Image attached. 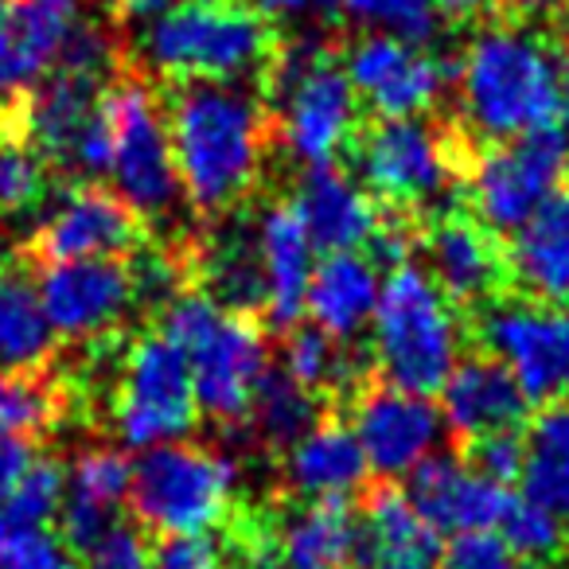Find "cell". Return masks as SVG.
<instances>
[{
	"mask_svg": "<svg viewBox=\"0 0 569 569\" xmlns=\"http://www.w3.org/2000/svg\"><path fill=\"white\" fill-rule=\"evenodd\" d=\"M67 390L51 375H4L0 371V433L32 437L48 433L63 421Z\"/></svg>",
	"mask_w": 569,
	"mask_h": 569,
	"instance_id": "32",
	"label": "cell"
},
{
	"mask_svg": "<svg viewBox=\"0 0 569 569\" xmlns=\"http://www.w3.org/2000/svg\"><path fill=\"white\" fill-rule=\"evenodd\" d=\"M351 569H437L429 558H410V553H379V558H363Z\"/></svg>",
	"mask_w": 569,
	"mask_h": 569,
	"instance_id": "46",
	"label": "cell"
},
{
	"mask_svg": "<svg viewBox=\"0 0 569 569\" xmlns=\"http://www.w3.org/2000/svg\"><path fill=\"white\" fill-rule=\"evenodd\" d=\"M359 188L379 207L429 219L465 196V172L480 144L460 126H433L418 118H375L356 126L343 144Z\"/></svg>",
	"mask_w": 569,
	"mask_h": 569,
	"instance_id": "3",
	"label": "cell"
},
{
	"mask_svg": "<svg viewBox=\"0 0 569 569\" xmlns=\"http://www.w3.org/2000/svg\"><path fill=\"white\" fill-rule=\"evenodd\" d=\"M51 199V164L20 126V90L0 94V214H32Z\"/></svg>",
	"mask_w": 569,
	"mask_h": 569,
	"instance_id": "30",
	"label": "cell"
},
{
	"mask_svg": "<svg viewBox=\"0 0 569 569\" xmlns=\"http://www.w3.org/2000/svg\"><path fill=\"white\" fill-rule=\"evenodd\" d=\"M191 367V387H196L199 410H207L222 426H242L250 418L258 382L266 379V328L253 317L222 312V320L183 351Z\"/></svg>",
	"mask_w": 569,
	"mask_h": 569,
	"instance_id": "17",
	"label": "cell"
},
{
	"mask_svg": "<svg viewBox=\"0 0 569 569\" xmlns=\"http://www.w3.org/2000/svg\"><path fill=\"white\" fill-rule=\"evenodd\" d=\"M561 180L569 183V152H566V168H561Z\"/></svg>",
	"mask_w": 569,
	"mask_h": 569,
	"instance_id": "51",
	"label": "cell"
},
{
	"mask_svg": "<svg viewBox=\"0 0 569 569\" xmlns=\"http://www.w3.org/2000/svg\"><path fill=\"white\" fill-rule=\"evenodd\" d=\"M168 9H176V0H133L126 17L129 20H157V17H164Z\"/></svg>",
	"mask_w": 569,
	"mask_h": 569,
	"instance_id": "47",
	"label": "cell"
},
{
	"mask_svg": "<svg viewBox=\"0 0 569 569\" xmlns=\"http://www.w3.org/2000/svg\"><path fill=\"white\" fill-rule=\"evenodd\" d=\"M553 63H558V126L569 129V43L553 48Z\"/></svg>",
	"mask_w": 569,
	"mask_h": 569,
	"instance_id": "45",
	"label": "cell"
},
{
	"mask_svg": "<svg viewBox=\"0 0 569 569\" xmlns=\"http://www.w3.org/2000/svg\"><path fill=\"white\" fill-rule=\"evenodd\" d=\"M340 418H351V433L363 449L367 468L382 480L410 476L433 452L445 421L429 398L398 390L382 379L363 382L343 402Z\"/></svg>",
	"mask_w": 569,
	"mask_h": 569,
	"instance_id": "12",
	"label": "cell"
},
{
	"mask_svg": "<svg viewBox=\"0 0 569 569\" xmlns=\"http://www.w3.org/2000/svg\"><path fill=\"white\" fill-rule=\"evenodd\" d=\"M191 289L211 297L222 312L258 317L266 312V261H261V222L250 207L214 214L211 227L183 246Z\"/></svg>",
	"mask_w": 569,
	"mask_h": 569,
	"instance_id": "15",
	"label": "cell"
},
{
	"mask_svg": "<svg viewBox=\"0 0 569 569\" xmlns=\"http://www.w3.org/2000/svg\"><path fill=\"white\" fill-rule=\"evenodd\" d=\"M566 129H535L527 137L480 144L465 172L468 211L491 234H515L546 199L553 196L566 168Z\"/></svg>",
	"mask_w": 569,
	"mask_h": 569,
	"instance_id": "9",
	"label": "cell"
},
{
	"mask_svg": "<svg viewBox=\"0 0 569 569\" xmlns=\"http://www.w3.org/2000/svg\"><path fill=\"white\" fill-rule=\"evenodd\" d=\"M457 452L465 457V465L472 468V472L488 476V480L496 483H511L519 480L522 472V437L515 433V429H499V433H483L476 437V441H465L457 445Z\"/></svg>",
	"mask_w": 569,
	"mask_h": 569,
	"instance_id": "37",
	"label": "cell"
},
{
	"mask_svg": "<svg viewBox=\"0 0 569 569\" xmlns=\"http://www.w3.org/2000/svg\"><path fill=\"white\" fill-rule=\"evenodd\" d=\"M340 4L348 17L390 28L398 40L418 43V48L437 32V12L429 0H340Z\"/></svg>",
	"mask_w": 569,
	"mask_h": 569,
	"instance_id": "36",
	"label": "cell"
},
{
	"mask_svg": "<svg viewBox=\"0 0 569 569\" xmlns=\"http://www.w3.org/2000/svg\"><path fill=\"white\" fill-rule=\"evenodd\" d=\"M277 569H351L359 522L348 499H305L273 515Z\"/></svg>",
	"mask_w": 569,
	"mask_h": 569,
	"instance_id": "24",
	"label": "cell"
},
{
	"mask_svg": "<svg viewBox=\"0 0 569 569\" xmlns=\"http://www.w3.org/2000/svg\"><path fill=\"white\" fill-rule=\"evenodd\" d=\"M63 491H67L63 465L51 457H36L24 468V476L9 488V496H0V542L48 527L59 515Z\"/></svg>",
	"mask_w": 569,
	"mask_h": 569,
	"instance_id": "33",
	"label": "cell"
},
{
	"mask_svg": "<svg viewBox=\"0 0 569 569\" xmlns=\"http://www.w3.org/2000/svg\"><path fill=\"white\" fill-rule=\"evenodd\" d=\"M418 250L429 261V281L460 312H476L507 289L503 238L491 234L468 207H449L421 222Z\"/></svg>",
	"mask_w": 569,
	"mask_h": 569,
	"instance_id": "13",
	"label": "cell"
},
{
	"mask_svg": "<svg viewBox=\"0 0 569 569\" xmlns=\"http://www.w3.org/2000/svg\"><path fill=\"white\" fill-rule=\"evenodd\" d=\"M359 538H356V558H379V553H410V558L441 561V538L437 530L413 511L406 491L390 480H379L363 488V507H359Z\"/></svg>",
	"mask_w": 569,
	"mask_h": 569,
	"instance_id": "28",
	"label": "cell"
},
{
	"mask_svg": "<svg viewBox=\"0 0 569 569\" xmlns=\"http://www.w3.org/2000/svg\"><path fill=\"white\" fill-rule=\"evenodd\" d=\"M82 569H152V546L129 522H113L87 553Z\"/></svg>",
	"mask_w": 569,
	"mask_h": 569,
	"instance_id": "39",
	"label": "cell"
},
{
	"mask_svg": "<svg viewBox=\"0 0 569 569\" xmlns=\"http://www.w3.org/2000/svg\"><path fill=\"white\" fill-rule=\"evenodd\" d=\"M433 4V12L437 17H445V20H480V17H496L499 12V4L496 0H429Z\"/></svg>",
	"mask_w": 569,
	"mask_h": 569,
	"instance_id": "43",
	"label": "cell"
},
{
	"mask_svg": "<svg viewBox=\"0 0 569 569\" xmlns=\"http://www.w3.org/2000/svg\"><path fill=\"white\" fill-rule=\"evenodd\" d=\"M553 12H558V32H561V43H569V0H566V4H558V9H553Z\"/></svg>",
	"mask_w": 569,
	"mask_h": 569,
	"instance_id": "49",
	"label": "cell"
},
{
	"mask_svg": "<svg viewBox=\"0 0 569 569\" xmlns=\"http://www.w3.org/2000/svg\"><path fill=\"white\" fill-rule=\"evenodd\" d=\"M566 0H507V12L511 17H527V12H546V9H558Z\"/></svg>",
	"mask_w": 569,
	"mask_h": 569,
	"instance_id": "48",
	"label": "cell"
},
{
	"mask_svg": "<svg viewBox=\"0 0 569 569\" xmlns=\"http://www.w3.org/2000/svg\"><path fill=\"white\" fill-rule=\"evenodd\" d=\"M379 305V273L375 261L363 253H328L325 266L309 281V309L312 325L332 340H356L363 325L375 317Z\"/></svg>",
	"mask_w": 569,
	"mask_h": 569,
	"instance_id": "26",
	"label": "cell"
},
{
	"mask_svg": "<svg viewBox=\"0 0 569 569\" xmlns=\"http://www.w3.org/2000/svg\"><path fill=\"white\" fill-rule=\"evenodd\" d=\"M106 121H110V176L118 183V196L144 222L168 219L183 188L176 176L164 110L137 67L121 63V71L106 87Z\"/></svg>",
	"mask_w": 569,
	"mask_h": 569,
	"instance_id": "6",
	"label": "cell"
},
{
	"mask_svg": "<svg viewBox=\"0 0 569 569\" xmlns=\"http://www.w3.org/2000/svg\"><path fill=\"white\" fill-rule=\"evenodd\" d=\"M527 395L503 359L491 351L457 359L449 382L441 387V418L452 429L457 445L476 441L483 433L515 429L527 421Z\"/></svg>",
	"mask_w": 569,
	"mask_h": 569,
	"instance_id": "20",
	"label": "cell"
},
{
	"mask_svg": "<svg viewBox=\"0 0 569 569\" xmlns=\"http://www.w3.org/2000/svg\"><path fill=\"white\" fill-rule=\"evenodd\" d=\"M149 222L102 183H79L59 196L56 211L36 227L28 242V258L36 266L87 258H133L144 250Z\"/></svg>",
	"mask_w": 569,
	"mask_h": 569,
	"instance_id": "11",
	"label": "cell"
},
{
	"mask_svg": "<svg viewBox=\"0 0 569 569\" xmlns=\"http://www.w3.org/2000/svg\"><path fill=\"white\" fill-rule=\"evenodd\" d=\"M503 530V546L519 558V566L530 569H561L569 558V530L566 519L550 515L546 507L530 503V499H511L499 519Z\"/></svg>",
	"mask_w": 569,
	"mask_h": 569,
	"instance_id": "34",
	"label": "cell"
},
{
	"mask_svg": "<svg viewBox=\"0 0 569 569\" xmlns=\"http://www.w3.org/2000/svg\"><path fill=\"white\" fill-rule=\"evenodd\" d=\"M51 332L63 340H102L113 336L137 305L133 266L121 258L56 261L40 269L36 284Z\"/></svg>",
	"mask_w": 569,
	"mask_h": 569,
	"instance_id": "14",
	"label": "cell"
},
{
	"mask_svg": "<svg viewBox=\"0 0 569 569\" xmlns=\"http://www.w3.org/2000/svg\"><path fill=\"white\" fill-rule=\"evenodd\" d=\"M402 491L413 503V511H418L437 535H445V530H452V535H465V530H496L507 503H511L503 483L472 472L460 452L426 457L410 472Z\"/></svg>",
	"mask_w": 569,
	"mask_h": 569,
	"instance_id": "19",
	"label": "cell"
},
{
	"mask_svg": "<svg viewBox=\"0 0 569 569\" xmlns=\"http://www.w3.org/2000/svg\"><path fill=\"white\" fill-rule=\"evenodd\" d=\"M437 569H522L519 558L491 530H465L441 550Z\"/></svg>",
	"mask_w": 569,
	"mask_h": 569,
	"instance_id": "40",
	"label": "cell"
},
{
	"mask_svg": "<svg viewBox=\"0 0 569 569\" xmlns=\"http://www.w3.org/2000/svg\"><path fill=\"white\" fill-rule=\"evenodd\" d=\"M0 569H82L74 553L48 530H28L0 542Z\"/></svg>",
	"mask_w": 569,
	"mask_h": 569,
	"instance_id": "41",
	"label": "cell"
},
{
	"mask_svg": "<svg viewBox=\"0 0 569 569\" xmlns=\"http://www.w3.org/2000/svg\"><path fill=\"white\" fill-rule=\"evenodd\" d=\"M340 0H253V9L266 12V17H301L309 9H336Z\"/></svg>",
	"mask_w": 569,
	"mask_h": 569,
	"instance_id": "44",
	"label": "cell"
},
{
	"mask_svg": "<svg viewBox=\"0 0 569 569\" xmlns=\"http://www.w3.org/2000/svg\"><path fill=\"white\" fill-rule=\"evenodd\" d=\"M297 211L305 219L312 246L325 253H359L367 250L382 207L351 180L348 172L332 164L309 168L297 191Z\"/></svg>",
	"mask_w": 569,
	"mask_h": 569,
	"instance_id": "22",
	"label": "cell"
},
{
	"mask_svg": "<svg viewBox=\"0 0 569 569\" xmlns=\"http://www.w3.org/2000/svg\"><path fill=\"white\" fill-rule=\"evenodd\" d=\"M522 499L569 522V402H550L522 441Z\"/></svg>",
	"mask_w": 569,
	"mask_h": 569,
	"instance_id": "29",
	"label": "cell"
},
{
	"mask_svg": "<svg viewBox=\"0 0 569 569\" xmlns=\"http://www.w3.org/2000/svg\"><path fill=\"white\" fill-rule=\"evenodd\" d=\"M9 4H17V0H0V9H9Z\"/></svg>",
	"mask_w": 569,
	"mask_h": 569,
	"instance_id": "52",
	"label": "cell"
},
{
	"mask_svg": "<svg viewBox=\"0 0 569 569\" xmlns=\"http://www.w3.org/2000/svg\"><path fill=\"white\" fill-rule=\"evenodd\" d=\"M312 238L297 203H273L261 214V261H266V317L277 332L301 320L312 281Z\"/></svg>",
	"mask_w": 569,
	"mask_h": 569,
	"instance_id": "25",
	"label": "cell"
},
{
	"mask_svg": "<svg viewBox=\"0 0 569 569\" xmlns=\"http://www.w3.org/2000/svg\"><path fill=\"white\" fill-rule=\"evenodd\" d=\"M199 402L191 387L188 356L160 332L129 343L118 363V387L110 395L113 433L126 445H168L196 429Z\"/></svg>",
	"mask_w": 569,
	"mask_h": 569,
	"instance_id": "8",
	"label": "cell"
},
{
	"mask_svg": "<svg viewBox=\"0 0 569 569\" xmlns=\"http://www.w3.org/2000/svg\"><path fill=\"white\" fill-rule=\"evenodd\" d=\"M56 340L28 273L20 266H0V371L48 375Z\"/></svg>",
	"mask_w": 569,
	"mask_h": 569,
	"instance_id": "27",
	"label": "cell"
},
{
	"mask_svg": "<svg viewBox=\"0 0 569 569\" xmlns=\"http://www.w3.org/2000/svg\"><path fill=\"white\" fill-rule=\"evenodd\" d=\"M32 460H36L32 441L0 433V496H9V488L24 476V468L32 465Z\"/></svg>",
	"mask_w": 569,
	"mask_h": 569,
	"instance_id": "42",
	"label": "cell"
},
{
	"mask_svg": "<svg viewBox=\"0 0 569 569\" xmlns=\"http://www.w3.org/2000/svg\"><path fill=\"white\" fill-rule=\"evenodd\" d=\"M325 413H332L325 398L305 390L301 382H293L284 371H266V379L258 382V395H253L250 406L253 433L277 452L293 449Z\"/></svg>",
	"mask_w": 569,
	"mask_h": 569,
	"instance_id": "31",
	"label": "cell"
},
{
	"mask_svg": "<svg viewBox=\"0 0 569 569\" xmlns=\"http://www.w3.org/2000/svg\"><path fill=\"white\" fill-rule=\"evenodd\" d=\"M152 569H230L222 535H160L152 546Z\"/></svg>",
	"mask_w": 569,
	"mask_h": 569,
	"instance_id": "38",
	"label": "cell"
},
{
	"mask_svg": "<svg viewBox=\"0 0 569 569\" xmlns=\"http://www.w3.org/2000/svg\"><path fill=\"white\" fill-rule=\"evenodd\" d=\"M129 503L152 535H207L234 511V465L199 445H152L133 465Z\"/></svg>",
	"mask_w": 569,
	"mask_h": 569,
	"instance_id": "7",
	"label": "cell"
},
{
	"mask_svg": "<svg viewBox=\"0 0 569 569\" xmlns=\"http://www.w3.org/2000/svg\"><path fill=\"white\" fill-rule=\"evenodd\" d=\"M460 129L476 144H499L558 126L553 48L522 28L519 17H488L457 67Z\"/></svg>",
	"mask_w": 569,
	"mask_h": 569,
	"instance_id": "2",
	"label": "cell"
},
{
	"mask_svg": "<svg viewBox=\"0 0 569 569\" xmlns=\"http://www.w3.org/2000/svg\"><path fill=\"white\" fill-rule=\"evenodd\" d=\"M281 48V32L266 12L242 0H196L176 4L149 20L141 36V56L164 79L234 82L258 87Z\"/></svg>",
	"mask_w": 569,
	"mask_h": 569,
	"instance_id": "4",
	"label": "cell"
},
{
	"mask_svg": "<svg viewBox=\"0 0 569 569\" xmlns=\"http://www.w3.org/2000/svg\"><path fill=\"white\" fill-rule=\"evenodd\" d=\"M102 4H110V9L118 12V17H126V12H129V4H133V0H102Z\"/></svg>",
	"mask_w": 569,
	"mask_h": 569,
	"instance_id": "50",
	"label": "cell"
},
{
	"mask_svg": "<svg viewBox=\"0 0 569 569\" xmlns=\"http://www.w3.org/2000/svg\"><path fill=\"white\" fill-rule=\"evenodd\" d=\"M367 457L340 413H325L284 452V483L301 499H348L367 483Z\"/></svg>",
	"mask_w": 569,
	"mask_h": 569,
	"instance_id": "23",
	"label": "cell"
},
{
	"mask_svg": "<svg viewBox=\"0 0 569 569\" xmlns=\"http://www.w3.org/2000/svg\"><path fill=\"white\" fill-rule=\"evenodd\" d=\"M266 110L281 121L277 129L284 137V149L309 168L332 164V157L351 141L359 126V98L332 59L284 82Z\"/></svg>",
	"mask_w": 569,
	"mask_h": 569,
	"instance_id": "18",
	"label": "cell"
},
{
	"mask_svg": "<svg viewBox=\"0 0 569 569\" xmlns=\"http://www.w3.org/2000/svg\"><path fill=\"white\" fill-rule=\"evenodd\" d=\"M375 367L382 382L410 395H441L460 359V320L413 261L395 266L375 305Z\"/></svg>",
	"mask_w": 569,
	"mask_h": 569,
	"instance_id": "5",
	"label": "cell"
},
{
	"mask_svg": "<svg viewBox=\"0 0 569 569\" xmlns=\"http://www.w3.org/2000/svg\"><path fill=\"white\" fill-rule=\"evenodd\" d=\"M129 483H133V465H129L126 452L90 449L74 460L71 480H67V496L87 499V503L113 511L121 499H129Z\"/></svg>",
	"mask_w": 569,
	"mask_h": 569,
	"instance_id": "35",
	"label": "cell"
},
{
	"mask_svg": "<svg viewBox=\"0 0 569 569\" xmlns=\"http://www.w3.org/2000/svg\"><path fill=\"white\" fill-rule=\"evenodd\" d=\"M472 317L480 348L511 367L527 402H569V309L496 297Z\"/></svg>",
	"mask_w": 569,
	"mask_h": 569,
	"instance_id": "10",
	"label": "cell"
},
{
	"mask_svg": "<svg viewBox=\"0 0 569 569\" xmlns=\"http://www.w3.org/2000/svg\"><path fill=\"white\" fill-rule=\"evenodd\" d=\"M507 284L522 301L569 309V196H550L511 238Z\"/></svg>",
	"mask_w": 569,
	"mask_h": 569,
	"instance_id": "21",
	"label": "cell"
},
{
	"mask_svg": "<svg viewBox=\"0 0 569 569\" xmlns=\"http://www.w3.org/2000/svg\"><path fill=\"white\" fill-rule=\"evenodd\" d=\"M343 74L375 118H421L449 87L452 67L418 43L375 32L351 43Z\"/></svg>",
	"mask_w": 569,
	"mask_h": 569,
	"instance_id": "16",
	"label": "cell"
},
{
	"mask_svg": "<svg viewBox=\"0 0 569 569\" xmlns=\"http://www.w3.org/2000/svg\"><path fill=\"white\" fill-rule=\"evenodd\" d=\"M160 98L183 199L207 219L242 207L273 141L261 94L234 82L164 79Z\"/></svg>",
	"mask_w": 569,
	"mask_h": 569,
	"instance_id": "1",
	"label": "cell"
}]
</instances>
